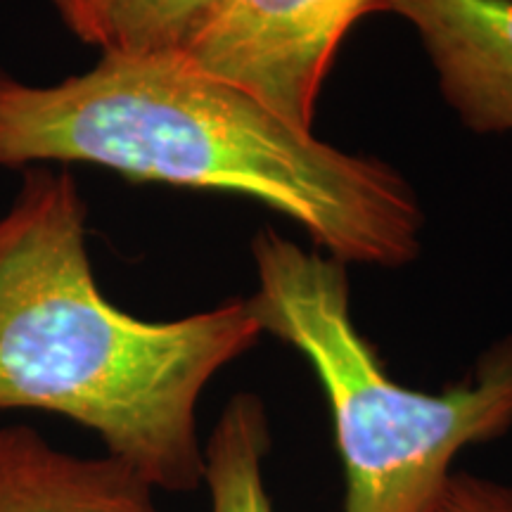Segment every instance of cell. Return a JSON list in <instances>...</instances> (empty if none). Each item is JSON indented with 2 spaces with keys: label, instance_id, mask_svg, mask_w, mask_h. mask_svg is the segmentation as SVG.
Wrapping results in <instances>:
<instances>
[{
  "label": "cell",
  "instance_id": "1",
  "mask_svg": "<svg viewBox=\"0 0 512 512\" xmlns=\"http://www.w3.org/2000/svg\"><path fill=\"white\" fill-rule=\"evenodd\" d=\"M50 164L249 197L342 264L396 268L422 247L425 216L399 171L323 143L181 55H100L48 86L0 69V171Z\"/></svg>",
  "mask_w": 512,
  "mask_h": 512
},
{
  "label": "cell",
  "instance_id": "2",
  "mask_svg": "<svg viewBox=\"0 0 512 512\" xmlns=\"http://www.w3.org/2000/svg\"><path fill=\"white\" fill-rule=\"evenodd\" d=\"M86 216L53 166L22 169L0 214V411L79 422L157 491L200 489L197 403L264 332L245 299L176 320L121 311L95 280Z\"/></svg>",
  "mask_w": 512,
  "mask_h": 512
},
{
  "label": "cell",
  "instance_id": "3",
  "mask_svg": "<svg viewBox=\"0 0 512 512\" xmlns=\"http://www.w3.org/2000/svg\"><path fill=\"white\" fill-rule=\"evenodd\" d=\"M252 254L259 287L245 299L249 313L323 384L347 482L344 512H430L458 453L512 427V335L444 392L408 389L358 332L342 261L273 228L256 235Z\"/></svg>",
  "mask_w": 512,
  "mask_h": 512
},
{
  "label": "cell",
  "instance_id": "4",
  "mask_svg": "<svg viewBox=\"0 0 512 512\" xmlns=\"http://www.w3.org/2000/svg\"><path fill=\"white\" fill-rule=\"evenodd\" d=\"M382 0H219L181 57L311 131L344 36Z\"/></svg>",
  "mask_w": 512,
  "mask_h": 512
},
{
  "label": "cell",
  "instance_id": "5",
  "mask_svg": "<svg viewBox=\"0 0 512 512\" xmlns=\"http://www.w3.org/2000/svg\"><path fill=\"white\" fill-rule=\"evenodd\" d=\"M422 41L439 91L475 133H512V0H382Z\"/></svg>",
  "mask_w": 512,
  "mask_h": 512
},
{
  "label": "cell",
  "instance_id": "6",
  "mask_svg": "<svg viewBox=\"0 0 512 512\" xmlns=\"http://www.w3.org/2000/svg\"><path fill=\"white\" fill-rule=\"evenodd\" d=\"M155 491L107 453L74 456L29 425L0 427V512H159Z\"/></svg>",
  "mask_w": 512,
  "mask_h": 512
},
{
  "label": "cell",
  "instance_id": "7",
  "mask_svg": "<svg viewBox=\"0 0 512 512\" xmlns=\"http://www.w3.org/2000/svg\"><path fill=\"white\" fill-rule=\"evenodd\" d=\"M79 41L100 55H181L219 0H53Z\"/></svg>",
  "mask_w": 512,
  "mask_h": 512
},
{
  "label": "cell",
  "instance_id": "8",
  "mask_svg": "<svg viewBox=\"0 0 512 512\" xmlns=\"http://www.w3.org/2000/svg\"><path fill=\"white\" fill-rule=\"evenodd\" d=\"M271 446L264 403L238 394L223 408L204 446V482L211 512H273L264 486V458Z\"/></svg>",
  "mask_w": 512,
  "mask_h": 512
},
{
  "label": "cell",
  "instance_id": "9",
  "mask_svg": "<svg viewBox=\"0 0 512 512\" xmlns=\"http://www.w3.org/2000/svg\"><path fill=\"white\" fill-rule=\"evenodd\" d=\"M430 512H512V486L453 472Z\"/></svg>",
  "mask_w": 512,
  "mask_h": 512
}]
</instances>
